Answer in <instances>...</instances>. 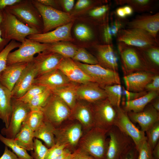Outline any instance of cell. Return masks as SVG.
Instances as JSON below:
<instances>
[{"instance_id":"obj_1","label":"cell","mask_w":159,"mask_h":159,"mask_svg":"<svg viewBox=\"0 0 159 159\" xmlns=\"http://www.w3.org/2000/svg\"><path fill=\"white\" fill-rule=\"evenodd\" d=\"M107 133V131L93 127L83 134L77 148L95 159H105L108 143Z\"/></svg>"},{"instance_id":"obj_2","label":"cell","mask_w":159,"mask_h":159,"mask_svg":"<svg viewBox=\"0 0 159 159\" xmlns=\"http://www.w3.org/2000/svg\"><path fill=\"white\" fill-rule=\"evenodd\" d=\"M2 37L9 41L14 40L21 43L31 35L42 33L29 27L18 19L6 8L2 11L0 24Z\"/></svg>"},{"instance_id":"obj_3","label":"cell","mask_w":159,"mask_h":159,"mask_svg":"<svg viewBox=\"0 0 159 159\" xmlns=\"http://www.w3.org/2000/svg\"><path fill=\"white\" fill-rule=\"evenodd\" d=\"M117 47L122 69L127 74L141 71H156L149 65L138 47L121 42H118Z\"/></svg>"},{"instance_id":"obj_4","label":"cell","mask_w":159,"mask_h":159,"mask_svg":"<svg viewBox=\"0 0 159 159\" xmlns=\"http://www.w3.org/2000/svg\"><path fill=\"white\" fill-rule=\"evenodd\" d=\"M54 133L55 143L64 146L72 153L77 149L83 132L78 121L69 119L59 127L54 128Z\"/></svg>"},{"instance_id":"obj_5","label":"cell","mask_w":159,"mask_h":159,"mask_svg":"<svg viewBox=\"0 0 159 159\" xmlns=\"http://www.w3.org/2000/svg\"><path fill=\"white\" fill-rule=\"evenodd\" d=\"M41 110L44 120L50 123L55 128L59 127L70 119L72 111L62 99L53 93Z\"/></svg>"},{"instance_id":"obj_6","label":"cell","mask_w":159,"mask_h":159,"mask_svg":"<svg viewBox=\"0 0 159 159\" xmlns=\"http://www.w3.org/2000/svg\"><path fill=\"white\" fill-rule=\"evenodd\" d=\"M6 9L26 25L42 32L43 23L42 17L31 0H21Z\"/></svg>"},{"instance_id":"obj_7","label":"cell","mask_w":159,"mask_h":159,"mask_svg":"<svg viewBox=\"0 0 159 159\" xmlns=\"http://www.w3.org/2000/svg\"><path fill=\"white\" fill-rule=\"evenodd\" d=\"M31 0L42 17L43 23L42 33L49 32L73 21L74 18L67 12L43 5L36 0Z\"/></svg>"},{"instance_id":"obj_8","label":"cell","mask_w":159,"mask_h":159,"mask_svg":"<svg viewBox=\"0 0 159 159\" xmlns=\"http://www.w3.org/2000/svg\"><path fill=\"white\" fill-rule=\"evenodd\" d=\"M49 45L50 44L41 43L26 38L17 49L9 53L7 65L19 62H30L36 54L47 50Z\"/></svg>"},{"instance_id":"obj_9","label":"cell","mask_w":159,"mask_h":159,"mask_svg":"<svg viewBox=\"0 0 159 159\" xmlns=\"http://www.w3.org/2000/svg\"><path fill=\"white\" fill-rule=\"evenodd\" d=\"M95 127L108 131L113 126L117 118L116 107L107 99L91 103Z\"/></svg>"},{"instance_id":"obj_10","label":"cell","mask_w":159,"mask_h":159,"mask_svg":"<svg viewBox=\"0 0 159 159\" xmlns=\"http://www.w3.org/2000/svg\"><path fill=\"white\" fill-rule=\"evenodd\" d=\"M78 66L102 87L120 84L117 72L104 68L99 64H87L74 61Z\"/></svg>"},{"instance_id":"obj_11","label":"cell","mask_w":159,"mask_h":159,"mask_svg":"<svg viewBox=\"0 0 159 159\" xmlns=\"http://www.w3.org/2000/svg\"><path fill=\"white\" fill-rule=\"evenodd\" d=\"M12 112L9 126L1 130V134L5 137L14 139L19 131L31 110L28 104L13 98L11 99Z\"/></svg>"},{"instance_id":"obj_12","label":"cell","mask_w":159,"mask_h":159,"mask_svg":"<svg viewBox=\"0 0 159 159\" xmlns=\"http://www.w3.org/2000/svg\"><path fill=\"white\" fill-rule=\"evenodd\" d=\"M116 37L118 42H122L138 48L159 45L158 40L148 33L139 29H122L119 31Z\"/></svg>"},{"instance_id":"obj_13","label":"cell","mask_w":159,"mask_h":159,"mask_svg":"<svg viewBox=\"0 0 159 159\" xmlns=\"http://www.w3.org/2000/svg\"><path fill=\"white\" fill-rule=\"evenodd\" d=\"M107 135L109 138L105 159H119L124 151L134 143L129 136L115 125Z\"/></svg>"},{"instance_id":"obj_14","label":"cell","mask_w":159,"mask_h":159,"mask_svg":"<svg viewBox=\"0 0 159 159\" xmlns=\"http://www.w3.org/2000/svg\"><path fill=\"white\" fill-rule=\"evenodd\" d=\"M117 115L114 125L129 136L138 150L147 140L145 132L139 129L129 117L127 112L120 106L116 107Z\"/></svg>"},{"instance_id":"obj_15","label":"cell","mask_w":159,"mask_h":159,"mask_svg":"<svg viewBox=\"0 0 159 159\" xmlns=\"http://www.w3.org/2000/svg\"><path fill=\"white\" fill-rule=\"evenodd\" d=\"M74 23L72 21L45 33L34 34L27 38L42 43L51 44L59 42H72L74 40L71 34Z\"/></svg>"},{"instance_id":"obj_16","label":"cell","mask_w":159,"mask_h":159,"mask_svg":"<svg viewBox=\"0 0 159 159\" xmlns=\"http://www.w3.org/2000/svg\"><path fill=\"white\" fill-rule=\"evenodd\" d=\"M71 111L70 119L76 120L81 124L83 133L95 127L91 103L77 100Z\"/></svg>"},{"instance_id":"obj_17","label":"cell","mask_w":159,"mask_h":159,"mask_svg":"<svg viewBox=\"0 0 159 159\" xmlns=\"http://www.w3.org/2000/svg\"><path fill=\"white\" fill-rule=\"evenodd\" d=\"M63 57L58 54L47 50L38 54L32 61L37 70L36 77L57 68Z\"/></svg>"},{"instance_id":"obj_18","label":"cell","mask_w":159,"mask_h":159,"mask_svg":"<svg viewBox=\"0 0 159 159\" xmlns=\"http://www.w3.org/2000/svg\"><path fill=\"white\" fill-rule=\"evenodd\" d=\"M126 28L137 29L144 30L158 40L159 30V13L144 14L137 16L130 21H127Z\"/></svg>"},{"instance_id":"obj_19","label":"cell","mask_w":159,"mask_h":159,"mask_svg":"<svg viewBox=\"0 0 159 159\" xmlns=\"http://www.w3.org/2000/svg\"><path fill=\"white\" fill-rule=\"evenodd\" d=\"M57 68L61 70L71 82L79 84L95 82L71 58L63 57Z\"/></svg>"},{"instance_id":"obj_20","label":"cell","mask_w":159,"mask_h":159,"mask_svg":"<svg viewBox=\"0 0 159 159\" xmlns=\"http://www.w3.org/2000/svg\"><path fill=\"white\" fill-rule=\"evenodd\" d=\"M77 100L92 103L105 99L107 95L104 89L95 82L79 84L76 91Z\"/></svg>"},{"instance_id":"obj_21","label":"cell","mask_w":159,"mask_h":159,"mask_svg":"<svg viewBox=\"0 0 159 159\" xmlns=\"http://www.w3.org/2000/svg\"><path fill=\"white\" fill-rule=\"evenodd\" d=\"M72 82L61 70L57 68L36 77L33 85L52 90L64 86Z\"/></svg>"},{"instance_id":"obj_22","label":"cell","mask_w":159,"mask_h":159,"mask_svg":"<svg viewBox=\"0 0 159 159\" xmlns=\"http://www.w3.org/2000/svg\"><path fill=\"white\" fill-rule=\"evenodd\" d=\"M37 70L32 62L28 63L11 91L12 98L22 97L33 84Z\"/></svg>"},{"instance_id":"obj_23","label":"cell","mask_w":159,"mask_h":159,"mask_svg":"<svg viewBox=\"0 0 159 159\" xmlns=\"http://www.w3.org/2000/svg\"><path fill=\"white\" fill-rule=\"evenodd\" d=\"M127 112L131 121L134 123H138L140 130L144 132L159 121V112L155 109L151 104H148L141 112Z\"/></svg>"},{"instance_id":"obj_24","label":"cell","mask_w":159,"mask_h":159,"mask_svg":"<svg viewBox=\"0 0 159 159\" xmlns=\"http://www.w3.org/2000/svg\"><path fill=\"white\" fill-rule=\"evenodd\" d=\"M99 64L106 68L117 72V59L113 44H97L94 46Z\"/></svg>"},{"instance_id":"obj_25","label":"cell","mask_w":159,"mask_h":159,"mask_svg":"<svg viewBox=\"0 0 159 159\" xmlns=\"http://www.w3.org/2000/svg\"><path fill=\"white\" fill-rule=\"evenodd\" d=\"M155 74L152 72L141 71L125 75L123 79L126 90L133 92L145 91L146 86Z\"/></svg>"},{"instance_id":"obj_26","label":"cell","mask_w":159,"mask_h":159,"mask_svg":"<svg viewBox=\"0 0 159 159\" xmlns=\"http://www.w3.org/2000/svg\"><path fill=\"white\" fill-rule=\"evenodd\" d=\"M28 63L23 62L7 65L0 73V83L11 91Z\"/></svg>"},{"instance_id":"obj_27","label":"cell","mask_w":159,"mask_h":159,"mask_svg":"<svg viewBox=\"0 0 159 159\" xmlns=\"http://www.w3.org/2000/svg\"><path fill=\"white\" fill-rule=\"evenodd\" d=\"M11 91L0 83V119L5 127L9 124L12 112Z\"/></svg>"},{"instance_id":"obj_28","label":"cell","mask_w":159,"mask_h":159,"mask_svg":"<svg viewBox=\"0 0 159 159\" xmlns=\"http://www.w3.org/2000/svg\"><path fill=\"white\" fill-rule=\"evenodd\" d=\"M159 92H148L144 95L135 100L123 103L122 108L126 112H138L142 111L145 107L158 97Z\"/></svg>"},{"instance_id":"obj_29","label":"cell","mask_w":159,"mask_h":159,"mask_svg":"<svg viewBox=\"0 0 159 159\" xmlns=\"http://www.w3.org/2000/svg\"><path fill=\"white\" fill-rule=\"evenodd\" d=\"M79 84L72 82L62 87L50 90L52 93L62 99L70 108L71 110L77 101L76 91Z\"/></svg>"},{"instance_id":"obj_30","label":"cell","mask_w":159,"mask_h":159,"mask_svg":"<svg viewBox=\"0 0 159 159\" xmlns=\"http://www.w3.org/2000/svg\"><path fill=\"white\" fill-rule=\"evenodd\" d=\"M34 131L24 122L14 138L16 143L21 147L28 151L34 149Z\"/></svg>"},{"instance_id":"obj_31","label":"cell","mask_w":159,"mask_h":159,"mask_svg":"<svg viewBox=\"0 0 159 159\" xmlns=\"http://www.w3.org/2000/svg\"><path fill=\"white\" fill-rule=\"evenodd\" d=\"M55 128L49 122L44 121L34 131V137L37 139L42 140L49 148L55 144V138L54 133Z\"/></svg>"},{"instance_id":"obj_32","label":"cell","mask_w":159,"mask_h":159,"mask_svg":"<svg viewBox=\"0 0 159 159\" xmlns=\"http://www.w3.org/2000/svg\"><path fill=\"white\" fill-rule=\"evenodd\" d=\"M78 48L67 42L61 41L50 44L47 50L58 54L64 57L72 59Z\"/></svg>"},{"instance_id":"obj_33","label":"cell","mask_w":159,"mask_h":159,"mask_svg":"<svg viewBox=\"0 0 159 159\" xmlns=\"http://www.w3.org/2000/svg\"><path fill=\"white\" fill-rule=\"evenodd\" d=\"M155 0H117L115 3L118 5H127L138 12L149 11L152 10L155 4Z\"/></svg>"},{"instance_id":"obj_34","label":"cell","mask_w":159,"mask_h":159,"mask_svg":"<svg viewBox=\"0 0 159 159\" xmlns=\"http://www.w3.org/2000/svg\"><path fill=\"white\" fill-rule=\"evenodd\" d=\"M142 52L149 65L155 70L159 67V45H150L138 48Z\"/></svg>"},{"instance_id":"obj_35","label":"cell","mask_w":159,"mask_h":159,"mask_svg":"<svg viewBox=\"0 0 159 159\" xmlns=\"http://www.w3.org/2000/svg\"><path fill=\"white\" fill-rule=\"evenodd\" d=\"M106 93L107 99L114 107H120L122 90L120 84L107 86L103 88Z\"/></svg>"},{"instance_id":"obj_36","label":"cell","mask_w":159,"mask_h":159,"mask_svg":"<svg viewBox=\"0 0 159 159\" xmlns=\"http://www.w3.org/2000/svg\"><path fill=\"white\" fill-rule=\"evenodd\" d=\"M0 140L6 146L11 148L17 156L21 159H34L29 155L25 149L19 145L14 139L6 138L0 134Z\"/></svg>"},{"instance_id":"obj_37","label":"cell","mask_w":159,"mask_h":159,"mask_svg":"<svg viewBox=\"0 0 159 159\" xmlns=\"http://www.w3.org/2000/svg\"><path fill=\"white\" fill-rule=\"evenodd\" d=\"M52 94L48 88L43 92L33 97L28 103L31 110H41L46 104Z\"/></svg>"},{"instance_id":"obj_38","label":"cell","mask_w":159,"mask_h":159,"mask_svg":"<svg viewBox=\"0 0 159 159\" xmlns=\"http://www.w3.org/2000/svg\"><path fill=\"white\" fill-rule=\"evenodd\" d=\"M44 120L41 110H31L24 122L33 131L40 125Z\"/></svg>"},{"instance_id":"obj_39","label":"cell","mask_w":159,"mask_h":159,"mask_svg":"<svg viewBox=\"0 0 159 159\" xmlns=\"http://www.w3.org/2000/svg\"><path fill=\"white\" fill-rule=\"evenodd\" d=\"M72 59L74 61L82 62V63L86 64H99L95 56L83 48H78L75 54Z\"/></svg>"},{"instance_id":"obj_40","label":"cell","mask_w":159,"mask_h":159,"mask_svg":"<svg viewBox=\"0 0 159 159\" xmlns=\"http://www.w3.org/2000/svg\"><path fill=\"white\" fill-rule=\"evenodd\" d=\"M76 37L81 41H89L92 39L95 34L92 29L85 24H77L74 29Z\"/></svg>"},{"instance_id":"obj_41","label":"cell","mask_w":159,"mask_h":159,"mask_svg":"<svg viewBox=\"0 0 159 159\" xmlns=\"http://www.w3.org/2000/svg\"><path fill=\"white\" fill-rule=\"evenodd\" d=\"M21 43L14 40L11 41L0 52V73L5 68L9 53L15 48H18Z\"/></svg>"},{"instance_id":"obj_42","label":"cell","mask_w":159,"mask_h":159,"mask_svg":"<svg viewBox=\"0 0 159 159\" xmlns=\"http://www.w3.org/2000/svg\"><path fill=\"white\" fill-rule=\"evenodd\" d=\"M145 132L147 144L152 150L159 142V121L155 123Z\"/></svg>"},{"instance_id":"obj_43","label":"cell","mask_w":159,"mask_h":159,"mask_svg":"<svg viewBox=\"0 0 159 159\" xmlns=\"http://www.w3.org/2000/svg\"><path fill=\"white\" fill-rule=\"evenodd\" d=\"M48 88L45 86L33 85L22 97L16 99L28 104L33 97Z\"/></svg>"},{"instance_id":"obj_44","label":"cell","mask_w":159,"mask_h":159,"mask_svg":"<svg viewBox=\"0 0 159 159\" xmlns=\"http://www.w3.org/2000/svg\"><path fill=\"white\" fill-rule=\"evenodd\" d=\"M110 17V24L111 30L113 37H116L119 31L121 29L125 28L127 21L124 19L117 17L115 13H112Z\"/></svg>"},{"instance_id":"obj_45","label":"cell","mask_w":159,"mask_h":159,"mask_svg":"<svg viewBox=\"0 0 159 159\" xmlns=\"http://www.w3.org/2000/svg\"><path fill=\"white\" fill-rule=\"evenodd\" d=\"M34 152H32V156L34 159H45L48 148L44 146L38 139H34Z\"/></svg>"},{"instance_id":"obj_46","label":"cell","mask_w":159,"mask_h":159,"mask_svg":"<svg viewBox=\"0 0 159 159\" xmlns=\"http://www.w3.org/2000/svg\"><path fill=\"white\" fill-rule=\"evenodd\" d=\"M109 8V6L108 4L101 5L91 10L89 12V15L95 19H98L104 17L105 16L108 14H107L108 13Z\"/></svg>"},{"instance_id":"obj_47","label":"cell","mask_w":159,"mask_h":159,"mask_svg":"<svg viewBox=\"0 0 159 159\" xmlns=\"http://www.w3.org/2000/svg\"><path fill=\"white\" fill-rule=\"evenodd\" d=\"M112 35L110 24L109 22L108 16L107 17L102 28V37L104 44H112Z\"/></svg>"},{"instance_id":"obj_48","label":"cell","mask_w":159,"mask_h":159,"mask_svg":"<svg viewBox=\"0 0 159 159\" xmlns=\"http://www.w3.org/2000/svg\"><path fill=\"white\" fill-rule=\"evenodd\" d=\"M137 159H154L152 154V150L145 141L138 150Z\"/></svg>"},{"instance_id":"obj_49","label":"cell","mask_w":159,"mask_h":159,"mask_svg":"<svg viewBox=\"0 0 159 159\" xmlns=\"http://www.w3.org/2000/svg\"><path fill=\"white\" fill-rule=\"evenodd\" d=\"M67 149L64 146L55 143L52 147L48 148L45 159H50L57 156L63 153Z\"/></svg>"},{"instance_id":"obj_50","label":"cell","mask_w":159,"mask_h":159,"mask_svg":"<svg viewBox=\"0 0 159 159\" xmlns=\"http://www.w3.org/2000/svg\"><path fill=\"white\" fill-rule=\"evenodd\" d=\"M138 155V150L133 143L124 151L119 159H137Z\"/></svg>"},{"instance_id":"obj_51","label":"cell","mask_w":159,"mask_h":159,"mask_svg":"<svg viewBox=\"0 0 159 159\" xmlns=\"http://www.w3.org/2000/svg\"><path fill=\"white\" fill-rule=\"evenodd\" d=\"M145 91L147 92L150 91L159 92V76L155 74L151 81L147 84L145 87Z\"/></svg>"},{"instance_id":"obj_52","label":"cell","mask_w":159,"mask_h":159,"mask_svg":"<svg viewBox=\"0 0 159 159\" xmlns=\"http://www.w3.org/2000/svg\"><path fill=\"white\" fill-rule=\"evenodd\" d=\"M123 89V93L125 96L126 101H130L138 98L144 95L148 92L145 91L140 92H131Z\"/></svg>"},{"instance_id":"obj_53","label":"cell","mask_w":159,"mask_h":159,"mask_svg":"<svg viewBox=\"0 0 159 159\" xmlns=\"http://www.w3.org/2000/svg\"><path fill=\"white\" fill-rule=\"evenodd\" d=\"M69 159H95L79 149L77 148L72 153V155Z\"/></svg>"},{"instance_id":"obj_54","label":"cell","mask_w":159,"mask_h":159,"mask_svg":"<svg viewBox=\"0 0 159 159\" xmlns=\"http://www.w3.org/2000/svg\"><path fill=\"white\" fill-rule=\"evenodd\" d=\"M92 4V1L89 0H78L75 5V8L77 10L84 9Z\"/></svg>"},{"instance_id":"obj_55","label":"cell","mask_w":159,"mask_h":159,"mask_svg":"<svg viewBox=\"0 0 159 159\" xmlns=\"http://www.w3.org/2000/svg\"><path fill=\"white\" fill-rule=\"evenodd\" d=\"M0 159H21L13 152L9 150L6 146L4 152L0 157Z\"/></svg>"},{"instance_id":"obj_56","label":"cell","mask_w":159,"mask_h":159,"mask_svg":"<svg viewBox=\"0 0 159 159\" xmlns=\"http://www.w3.org/2000/svg\"><path fill=\"white\" fill-rule=\"evenodd\" d=\"M21 0H0V10L2 11L7 7L19 2Z\"/></svg>"},{"instance_id":"obj_57","label":"cell","mask_w":159,"mask_h":159,"mask_svg":"<svg viewBox=\"0 0 159 159\" xmlns=\"http://www.w3.org/2000/svg\"><path fill=\"white\" fill-rule=\"evenodd\" d=\"M39 3L46 6L50 7L57 9L58 6V1L54 0H36Z\"/></svg>"},{"instance_id":"obj_58","label":"cell","mask_w":159,"mask_h":159,"mask_svg":"<svg viewBox=\"0 0 159 159\" xmlns=\"http://www.w3.org/2000/svg\"><path fill=\"white\" fill-rule=\"evenodd\" d=\"M67 12L70 11L73 8L74 4V0H63L60 1Z\"/></svg>"},{"instance_id":"obj_59","label":"cell","mask_w":159,"mask_h":159,"mask_svg":"<svg viewBox=\"0 0 159 159\" xmlns=\"http://www.w3.org/2000/svg\"><path fill=\"white\" fill-rule=\"evenodd\" d=\"M2 18V11L0 10V24ZM8 40L3 39L1 36V32L0 29V52L5 48L10 42Z\"/></svg>"},{"instance_id":"obj_60","label":"cell","mask_w":159,"mask_h":159,"mask_svg":"<svg viewBox=\"0 0 159 159\" xmlns=\"http://www.w3.org/2000/svg\"><path fill=\"white\" fill-rule=\"evenodd\" d=\"M72 153L67 149L61 154L50 159H69L72 155Z\"/></svg>"},{"instance_id":"obj_61","label":"cell","mask_w":159,"mask_h":159,"mask_svg":"<svg viewBox=\"0 0 159 159\" xmlns=\"http://www.w3.org/2000/svg\"><path fill=\"white\" fill-rule=\"evenodd\" d=\"M115 13L117 17L121 19H125L127 16L122 7L117 8Z\"/></svg>"},{"instance_id":"obj_62","label":"cell","mask_w":159,"mask_h":159,"mask_svg":"<svg viewBox=\"0 0 159 159\" xmlns=\"http://www.w3.org/2000/svg\"><path fill=\"white\" fill-rule=\"evenodd\" d=\"M152 152L154 159H159V142L152 150Z\"/></svg>"},{"instance_id":"obj_63","label":"cell","mask_w":159,"mask_h":159,"mask_svg":"<svg viewBox=\"0 0 159 159\" xmlns=\"http://www.w3.org/2000/svg\"><path fill=\"white\" fill-rule=\"evenodd\" d=\"M122 7L127 16H130L133 14V10L130 6L125 5Z\"/></svg>"},{"instance_id":"obj_64","label":"cell","mask_w":159,"mask_h":159,"mask_svg":"<svg viewBox=\"0 0 159 159\" xmlns=\"http://www.w3.org/2000/svg\"><path fill=\"white\" fill-rule=\"evenodd\" d=\"M150 104L153 107L159 112V99L158 97L155 98L151 102Z\"/></svg>"}]
</instances>
